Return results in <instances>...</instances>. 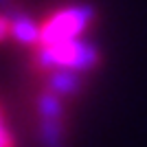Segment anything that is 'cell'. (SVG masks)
Wrapping results in <instances>:
<instances>
[{"mask_svg": "<svg viewBox=\"0 0 147 147\" xmlns=\"http://www.w3.org/2000/svg\"><path fill=\"white\" fill-rule=\"evenodd\" d=\"M0 147H16L11 129H9V123H7V117L2 112H0Z\"/></svg>", "mask_w": 147, "mask_h": 147, "instance_id": "cell-1", "label": "cell"}]
</instances>
